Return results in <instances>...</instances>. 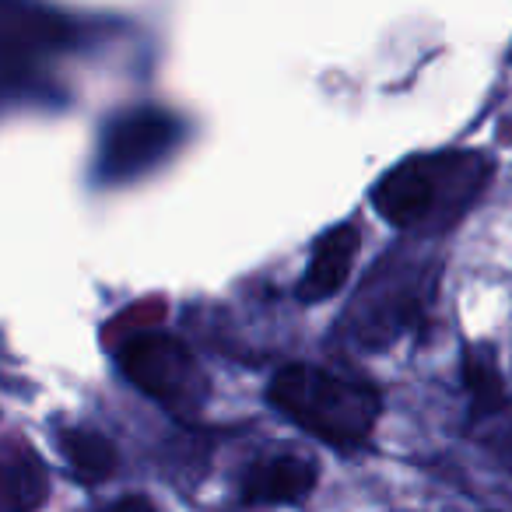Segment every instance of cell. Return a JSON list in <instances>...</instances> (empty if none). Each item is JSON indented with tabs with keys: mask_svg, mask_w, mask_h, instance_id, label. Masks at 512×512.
<instances>
[{
	"mask_svg": "<svg viewBox=\"0 0 512 512\" xmlns=\"http://www.w3.org/2000/svg\"><path fill=\"white\" fill-rule=\"evenodd\" d=\"M271 404L334 449L365 446L383 411V400L369 383H355L313 365L281 369L271 383Z\"/></svg>",
	"mask_w": 512,
	"mask_h": 512,
	"instance_id": "6da1fadb",
	"label": "cell"
},
{
	"mask_svg": "<svg viewBox=\"0 0 512 512\" xmlns=\"http://www.w3.org/2000/svg\"><path fill=\"white\" fill-rule=\"evenodd\" d=\"M120 369L137 390L176 414H190L204 400V376L183 341L169 334H134L116 351Z\"/></svg>",
	"mask_w": 512,
	"mask_h": 512,
	"instance_id": "7a4b0ae2",
	"label": "cell"
},
{
	"mask_svg": "<svg viewBox=\"0 0 512 512\" xmlns=\"http://www.w3.org/2000/svg\"><path fill=\"white\" fill-rule=\"evenodd\" d=\"M453 158H407L393 172H386L372 190V204L390 225L414 228L435 214L442 200V179L453 172Z\"/></svg>",
	"mask_w": 512,
	"mask_h": 512,
	"instance_id": "3957f363",
	"label": "cell"
},
{
	"mask_svg": "<svg viewBox=\"0 0 512 512\" xmlns=\"http://www.w3.org/2000/svg\"><path fill=\"white\" fill-rule=\"evenodd\" d=\"M176 141V120L162 109H137L109 127L102 165L109 176H134L165 155Z\"/></svg>",
	"mask_w": 512,
	"mask_h": 512,
	"instance_id": "277c9868",
	"label": "cell"
},
{
	"mask_svg": "<svg viewBox=\"0 0 512 512\" xmlns=\"http://www.w3.org/2000/svg\"><path fill=\"white\" fill-rule=\"evenodd\" d=\"M320 467L299 453L267 456L253 463L242 477V502L246 505H299L316 491Z\"/></svg>",
	"mask_w": 512,
	"mask_h": 512,
	"instance_id": "5b68a950",
	"label": "cell"
},
{
	"mask_svg": "<svg viewBox=\"0 0 512 512\" xmlns=\"http://www.w3.org/2000/svg\"><path fill=\"white\" fill-rule=\"evenodd\" d=\"M362 246V235H358L355 225H341L330 228L320 242H316L313 264H309L306 278L299 285V299L302 302H323L330 295H337L344 288L351 274V264H355V253Z\"/></svg>",
	"mask_w": 512,
	"mask_h": 512,
	"instance_id": "8992f818",
	"label": "cell"
},
{
	"mask_svg": "<svg viewBox=\"0 0 512 512\" xmlns=\"http://www.w3.org/2000/svg\"><path fill=\"white\" fill-rule=\"evenodd\" d=\"M50 498V470L43 456L11 439L4 456V512H39Z\"/></svg>",
	"mask_w": 512,
	"mask_h": 512,
	"instance_id": "52a82bcc",
	"label": "cell"
},
{
	"mask_svg": "<svg viewBox=\"0 0 512 512\" xmlns=\"http://www.w3.org/2000/svg\"><path fill=\"white\" fill-rule=\"evenodd\" d=\"M60 453H64L71 474L85 484H102L120 467L116 446L92 428H64L60 432Z\"/></svg>",
	"mask_w": 512,
	"mask_h": 512,
	"instance_id": "ba28073f",
	"label": "cell"
},
{
	"mask_svg": "<svg viewBox=\"0 0 512 512\" xmlns=\"http://www.w3.org/2000/svg\"><path fill=\"white\" fill-rule=\"evenodd\" d=\"M463 383H467L470 397H474L477 414H491L505 404V383H502V376H498L488 351L470 348L467 355H463Z\"/></svg>",
	"mask_w": 512,
	"mask_h": 512,
	"instance_id": "9c48e42d",
	"label": "cell"
},
{
	"mask_svg": "<svg viewBox=\"0 0 512 512\" xmlns=\"http://www.w3.org/2000/svg\"><path fill=\"white\" fill-rule=\"evenodd\" d=\"M99 512H158V509L148 495H123L120 502L106 505V509H99Z\"/></svg>",
	"mask_w": 512,
	"mask_h": 512,
	"instance_id": "30bf717a",
	"label": "cell"
}]
</instances>
